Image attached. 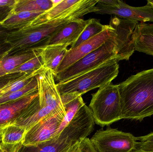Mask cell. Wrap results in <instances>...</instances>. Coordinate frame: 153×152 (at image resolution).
<instances>
[{"label": "cell", "instance_id": "6da1fadb", "mask_svg": "<svg viewBox=\"0 0 153 152\" xmlns=\"http://www.w3.org/2000/svg\"><path fill=\"white\" fill-rule=\"evenodd\" d=\"M91 12L89 3L80 0L55 19L38 25L27 24L19 29L10 31L5 40L10 46L8 55L32 47L41 42L45 43L70 21Z\"/></svg>", "mask_w": 153, "mask_h": 152}, {"label": "cell", "instance_id": "cb8c5ba5", "mask_svg": "<svg viewBox=\"0 0 153 152\" xmlns=\"http://www.w3.org/2000/svg\"><path fill=\"white\" fill-rule=\"evenodd\" d=\"M137 148L153 151V132L143 136L136 137Z\"/></svg>", "mask_w": 153, "mask_h": 152}, {"label": "cell", "instance_id": "7402d4cb", "mask_svg": "<svg viewBox=\"0 0 153 152\" xmlns=\"http://www.w3.org/2000/svg\"><path fill=\"white\" fill-rule=\"evenodd\" d=\"M38 90V84L36 76L24 87L18 91L0 97V104L13 101L29 95Z\"/></svg>", "mask_w": 153, "mask_h": 152}, {"label": "cell", "instance_id": "d590c367", "mask_svg": "<svg viewBox=\"0 0 153 152\" xmlns=\"http://www.w3.org/2000/svg\"><path fill=\"white\" fill-rule=\"evenodd\" d=\"M1 145H0V152H1Z\"/></svg>", "mask_w": 153, "mask_h": 152}, {"label": "cell", "instance_id": "9c48e42d", "mask_svg": "<svg viewBox=\"0 0 153 152\" xmlns=\"http://www.w3.org/2000/svg\"><path fill=\"white\" fill-rule=\"evenodd\" d=\"M65 117L56 113L41 120L26 131L22 145L35 147L53 139Z\"/></svg>", "mask_w": 153, "mask_h": 152}, {"label": "cell", "instance_id": "8d00e7d4", "mask_svg": "<svg viewBox=\"0 0 153 152\" xmlns=\"http://www.w3.org/2000/svg\"><path fill=\"white\" fill-rule=\"evenodd\" d=\"M1 61H0V68H1Z\"/></svg>", "mask_w": 153, "mask_h": 152}, {"label": "cell", "instance_id": "e0dca14e", "mask_svg": "<svg viewBox=\"0 0 153 152\" xmlns=\"http://www.w3.org/2000/svg\"><path fill=\"white\" fill-rule=\"evenodd\" d=\"M45 12H21L10 14L1 21L0 25L10 31L17 30L32 22Z\"/></svg>", "mask_w": 153, "mask_h": 152}, {"label": "cell", "instance_id": "52a82bcc", "mask_svg": "<svg viewBox=\"0 0 153 152\" xmlns=\"http://www.w3.org/2000/svg\"><path fill=\"white\" fill-rule=\"evenodd\" d=\"M97 152H130L136 149V137L108 127L98 130L90 139Z\"/></svg>", "mask_w": 153, "mask_h": 152}, {"label": "cell", "instance_id": "44dd1931", "mask_svg": "<svg viewBox=\"0 0 153 152\" xmlns=\"http://www.w3.org/2000/svg\"><path fill=\"white\" fill-rule=\"evenodd\" d=\"M109 25H102L99 20L95 18L90 19L88 25L84 29L78 40L70 49L75 48L83 42L97 35L101 32L108 28Z\"/></svg>", "mask_w": 153, "mask_h": 152}, {"label": "cell", "instance_id": "3957f363", "mask_svg": "<svg viewBox=\"0 0 153 152\" xmlns=\"http://www.w3.org/2000/svg\"><path fill=\"white\" fill-rule=\"evenodd\" d=\"M115 29L117 35L114 38L107 41L64 71L56 74L54 78L57 84L82 75L109 60L116 59L118 61L122 60L125 54L123 36L119 29Z\"/></svg>", "mask_w": 153, "mask_h": 152}, {"label": "cell", "instance_id": "e575fe53", "mask_svg": "<svg viewBox=\"0 0 153 152\" xmlns=\"http://www.w3.org/2000/svg\"><path fill=\"white\" fill-rule=\"evenodd\" d=\"M1 129H0V145H1L2 143Z\"/></svg>", "mask_w": 153, "mask_h": 152}, {"label": "cell", "instance_id": "ac0fdd59", "mask_svg": "<svg viewBox=\"0 0 153 152\" xmlns=\"http://www.w3.org/2000/svg\"><path fill=\"white\" fill-rule=\"evenodd\" d=\"M53 6L52 0H16L10 13L21 12H45Z\"/></svg>", "mask_w": 153, "mask_h": 152}, {"label": "cell", "instance_id": "ffe728a7", "mask_svg": "<svg viewBox=\"0 0 153 152\" xmlns=\"http://www.w3.org/2000/svg\"><path fill=\"white\" fill-rule=\"evenodd\" d=\"M26 133V129L23 128L15 125H9L1 129V143L6 145L21 143Z\"/></svg>", "mask_w": 153, "mask_h": 152}, {"label": "cell", "instance_id": "9a60e30c", "mask_svg": "<svg viewBox=\"0 0 153 152\" xmlns=\"http://www.w3.org/2000/svg\"><path fill=\"white\" fill-rule=\"evenodd\" d=\"M61 96L65 110V116L53 138H56L58 137L65 128L68 126L74 118L79 110L85 105L81 95H76L74 94H67Z\"/></svg>", "mask_w": 153, "mask_h": 152}, {"label": "cell", "instance_id": "d4e9b609", "mask_svg": "<svg viewBox=\"0 0 153 152\" xmlns=\"http://www.w3.org/2000/svg\"><path fill=\"white\" fill-rule=\"evenodd\" d=\"M80 152H97L90 139L85 138L80 141Z\"/></svg>", "mask_w": 153, "mask_h": 152}, {"label": "cell", "instance_id": "836d02e7", "mask_svg": "<svg viewBox=\"0 0 153 152\" xmlns=\"http://www.w3.org/2000/svg\"><path fill=\"white\" fill-rule=\"evenodd\" d=\"M147 2L149 3L153 8V1L152 0H148L147 1Z\"/></svg>", "mask_w": 153, "mask_h": 152}, {"label": "cell", "instance_id": "d6a6232c", "mask_svg": "<svg viewBox=\"0 0 153 152\" xmlns=\"http://www.w3.org/2000/svg\"><path fill=\"white\" fill-rule=\"evenodd\" d=\"M130 152H153V151H144L139 148H136Z\"/></svg>", "mask_w": 153, "mask_h": 152}, {"label": "cell", "instance_id": "277c9868", "mask_svg": "<svg viewBox=\"0 0 153 152\" xmlns=\"http://www.w3.org/2000/svg\"><path fill=\"white\" fill-rule=\"evenodd\" d=\"M118 61L112 59L82 75L56 84L61 95L74 94L81 95L91 90L111 84L119 71Z\"/></svg>", "mask_w": 153, "mask_h": 152}, {"label": "cell", "instance_id": "8992f818", "mask_svg": "<svg viewBox=\"0 0 153 152\" xmlns=\"http://www.w3.org/2000/svg\"><path fill=\"white\" fill-rule=\"evenodd\" d=\"M93 12L141 23L153 22V8L148 2L144 6L133 7L119 0H97Z\"/></svg>", "mask_w": 153, "mask_h": 152}, {"label": "cell", "instance_id": "d6986e66", "mask_svg": "<svg viewBox=\"0 0 153 152\" xmlns=\"http://www.w3.org/2000/svg\"><path fill=\"white\" fill-rule=\"evenodd\" d=\"M43 70L29 73H23L20 76L10 80L0 89V97L10 94L23 88L31 81L33 77L37 76Z\"/></svg>", "mask_w": 153, "mask_h": 152}, {"label": "cell", "instance_id": "f546056e", "mask_svg": "<svg viewBox=\"0 0 153 152\" xmlns=\"http://www.w3.org/2000/svg\"><path fill=\"white\" fill-rule=\"evenodd\" d=\"M10 49V45L6 43L0 46V59L5 55H8Z\"/></svg>", "mask_w": 153, "mask_h": 152}, {"label": "cell", "instance_id": "7a4b0ae2", "mask_svg": "<svg viewBox=\"0 0 153 152\" xmlns=\"http://www.w3.org/2000/svg\"><path fill=\"white\" fill-rule=\"evenodd\" d=\"M121 118L138 120L153 115V68L132 75L118 84Z\"/></svg>", "mask_w": 153, "mask_h": 152}, {"label": "cell", "instance_id": "4fadbf2b", "mask_svg": "<svg viewBox=\"0 0 153 152\" xmlns=\"http://www.w3.org/2000/svg\"><path fill=\"white\" fill-rule=\"evenodd\" d=\"M42 45L30 47L17 52L13 54L5 55L0 59V77L8 75L12 70L24 62L40 54Z\"/></svg>", "mask_w": 153, "mask_h": 152}, {"label": "cell", "instance_id": "83f0119b", "mask_svg": "<svg viewBox=\"0 0 153 152\" xmlns=\"http://www.w3.org/2000/svg\"><path fill=\"white\" fill-rule=\"evenodd\" d=\"M10 31L0 25V46L5 43L7 35Z\"/></svg>", "mask_w": 153, "mask_h": 152}, {"label": "cell", "instance_id": "603a6c76", "mask_svg": "<svg viewBox=\"0 0 153 152\" xmlns=\"http://www.w3.org/2000/svg\"><path fill=\"white\" fill-rule=\"evenodd\" d=\"M44 69L42 58L39 54L17 67L8 75L29 73Z\"/></svg>", "mask_w": 153, "mask_h": 152}, {"label": "cell", "instance_id": "4316f807", "mask_svg": "<svg viewBox=\"0 0 153 152\" xmlns=\"http://www.w3.org/2000/svg\"><path fill=\"white\" fill-rule=\"evenodd\" d=\"M16 74H17L7 75L1 77H0V89L5 85L10 80L20 76L22 74H19L18 75H16Z\"/></svg>", "mask_w": 153, "mask_h": 152}, {"label": "cell", "instance_id": "ba28073f", "mask_svg": "<svg viewBox=\"0 0 153 152\" xmlns=\"http://www.w3.org/2000/svg\"><path fill=\"white\" fill-rule=\"evenodd\" d=\"M36 77L40 109L48 116L58 113L65 116L61 95L51 70L44 69Z\"/></svg>", "mask_w": 153, "mask_h": 152}, {"label": "cell", "instance_id": "7c38bea8", "mask_svg": "<svg viewBox=\"0 0 153 152\" xmlns=\"http://www.w3.org/2000/svg\"><path fill=\"white\" fill-rule=\"evenodd\" d=\"M38 96L37 91L16 101L0 104V129L11 125Z\"/></svg>", "mask_w": 153, "mask_h": 152}, {"label": "cell", "instance_id": "5b68a950", "mask_svg": "<svg viewBox=\"0 0 153 152\" xmlns=\"http://www.w3.org/2000/svg\"><path fill=\"white\" fill-rule=\"evenodd\" d=\"M89 108L94 122L101 127L108 126L121 118V103L118 84H110L92 94Z\"/></svg>", "mask_w": 153, "mask_h": 152}, {"label": "cell", "instance_id": "5bb4252c", "mask_svg": "<svg viewBox=\"0 0 153 152\" xmlns=\"http://www.w3.org/2000/svg\"><path fill=\"white\" fill-rule=\"evenodd\" d=\"M68 46L66 44L42 45L40 55L44 69L51 70L54 76L68 52Z\"/></svg>", "mask_w": 153, "mask_h": 152}, {"label": "cell", "instance_id": "8fae6325", "mask_svg": "<svg viewBox=\"0 0 153 152\" xmlns=\"http://www.w3.org/2000/svg\"><path fill=\"white\" fill-rule=\"evenodd\" d=\"M90 19L85 20L78 18L70 21L54 35L44 43L43 45L66 44L73 46L78 40Z\"/></svg>", "mask_w": 153, "mask_h": 152}, {"label": "cell", "instance_id": "4dcf8cb0", "mask_svg": "<svg viewBox=\"0 0 153 152\" xmlns=\"http://www.w3.org/2000/svg\"><path fill=\"white\" fill-rule=\"evenodd\" d=\"M16 0H0V7H13L16 3Z\"/></svg>", "mask_w": 153, "mask_h": 152}, {"label": "cell", "instance_id": "2e32d148", "mask_svg": "<svg viewBox=\"0 0 153 152\" xmlns=\"http://www.w3.org/2000/svg\"><path fill=\"white\" fill-rule=\"evenodd\" d=\"M135 50L153 56V24L138 23L135 36Z\"/></svg>", "mask_w": 153, "mask_h": 152}, {"label": "cell", "instance_id": "30bf717a", "mask_svg": "<svg viewBox=\"0 0 153 152\" xmlns=\"http://www.w3.org/2000/svg\"><path fill=\"white\" fill-rule=\"evenodd\" d=\"M109 25L108 28L103 32L83 42L76 47L68 50L58 68L57 74L64 71L85 55L100 47L107 41L114 38L117 35L116 30L111 25Z\"/></svg>", "mask_w": 153, "mask_h": 152}, {"label": "cell", "instance_id": "484cf974", "mask_svg": "<svg viewBox=\"0 0 153 152\" xmlns=\"http://www.w3.org/2000/svg\"><path fill=\"white\" fill-rule=\"evenodd\" d=\"M1 152H18L22 147V143L15 145H6L1 144Z\"/></svg>", "mask_w": 153, "mask_h": 152}, {"label": "cell", "instance_id": "f1b7e54d", "mask_svg": "<svg viewBox=\"0 0 153 152\" xmlns=\"http://www.w3.org/2000/svg\"><path fill=\"white\" fill-rule=\"evenodd\" d=\"M12 7H0V21L5 18L10 12Z\"/></svg>", "mask_w": 153, "mask_h": 152}, {"label": "cell", "instance_id": "1f68e13d", "mask_svg": "<svg viewBox=\"0 0 153 152\" xmlns=\"http://www.w3.org/2000/svg\"><path fill=\"white\" fill-rule=\"evenodd\" d=\"M80 141L74 145L67 152H80Z\"/></svg>", "mask_w": 153, "mask_h": 152}]
</instances>
